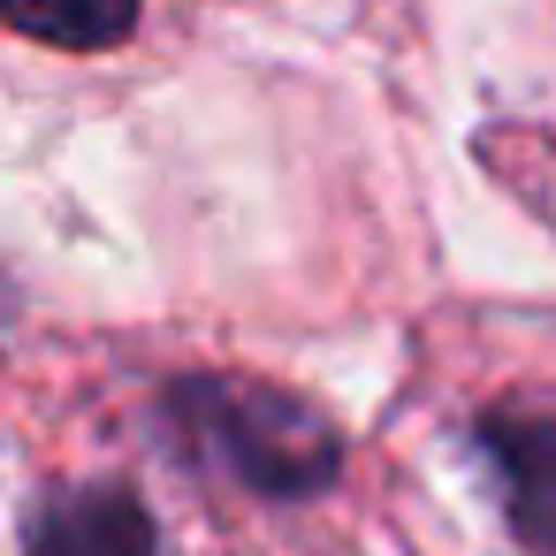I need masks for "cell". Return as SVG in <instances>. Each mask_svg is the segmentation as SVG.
<instances>
[{"label":"cell","instance_id":"obj_3","mask_svg":"<svg viewBox=\"0 0 556 556\" xmlns=\"http://www.w3.org/2000/svg\"><path fill=\"white\" fill-rule=\"evenodd\" d=\"M488 457L503 472V495H510V526L556 556V419H488Z\"/></svg>","mask_w":556,"mask_h":556},{"label":"cell","instance_id":"obj_4","mask_svg":"<svg viewBox=\"0 0 556 556\" xmlns=\"http://www.w3.org/2000/svg\"><path fill=\"white\" fill-rule=\"evenodd\" d=\"M24 39L47 47H115L138 24V0H0Z\"/></svg>","mask_w":556,"mask_h":556},{"label":"cell","instance_id":"obj_1","mask_svg":"<svg viewBox=\"0 0 556 556\" xmlns=\"http://www.w3.org/2000/svg\"><path fill=\"white\" fill-rule=\"evenodd\" d=\"M168 412L206 457H222L260 495H313L336 480L328 419L267 381H184L168 396Z\"/></svg>","mask_w":556,"mask_h":556},{"label":"cell","instance_id":"obj_2","mask_svg":"<svg viewBox=\"0 0 556 556\" xmlns=\"http://www.w3.org/2000/svg\"><path fill=\"white\" fill-rule=\"evenodd\" d=\"M31 556H161V541H153V518L130 488L92 480V488H70L62 503H47Z\"/></svg>","mask_w":556,"mask_h":556}]
</instances>
